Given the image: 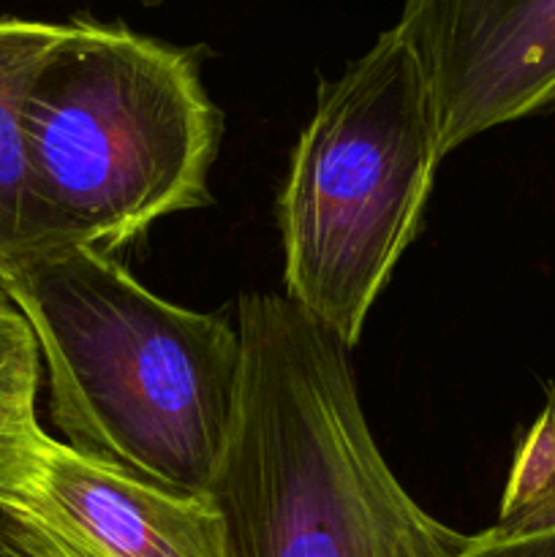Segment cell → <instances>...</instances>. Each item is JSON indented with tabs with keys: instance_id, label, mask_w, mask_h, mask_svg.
I'll return each mask as SVG.
<instances>
[{
	"instance_id": "cell-5",
	"label": "cell",
	"mask_w": 555,
	"mask_h": 557,
	"mask_svg": "<svg viewBox=\"0 0 555 557\" xmlns=\"http://www.w3.org/2000/svg\"><path fill=\"white\" fill-rule=\"evenodd\" d=\"M446 158L473 136L555 107V0H403Z\"/></svg>"
},
{
	"instance_id": "cell-8",
	"label": "cell",
	"mask_w": 555,
	"mask_h": 557,
	"mask_svg": "<svg viewBox=\"0 0 555 557\" xmlns=\"http://www.w3.org/2000/svg\"><path fill=\"white\" fill-rule=\"evenodd\" d=\"M41 373L36 332L0 288V509L27 498L49 441L36 406Z\"/></svg>"
},
{
	"instance_id": "cell-9",
	"label": "cell",
	"mask_w": 555,
	"mask_h": 557,
	"mask_svg": "<svg viewBox=\"0 0 555 557\" xmlns=\"http://www.w3.org/2000/svg\"><path fill=\"white\" fill-rule=\"evenodd\" d=\"M555 525V389L550 386L544 408L511 460L504 498L498 506V531H536Z\"/></svg>"
},
{
	"instance_id": "cell-4",
	"label": "cell",
	"mask_w": 555,
	"mask_h": 557,
	"mask_svg": "<svg viewBox=\"0 0 555 557\" xmlns=\"http://www.w3.org/2000/svg\"><path fill=\"white\" fill-rule=\"evenodd\" d=\"M439 163L428 82L397 27L319 82L278 199L283 281L348 348L417 237Z\"/></svg>"
},
{
	"instance_id": "cell-6",
	"label": "cell",
	"mask_w": 555,
	"mask_h": 557,
	"mask_svg": "<svg viewBox=\"0 0 555 557\" xmlns=\"http://www.w3.org/2000/svg\"><path fill=\"white\" fill-rule=\"evenodd\" d=\"M11 515L63 557H226L221 511L210 495L158 487L52 435L30 493Z\"/></svg>"
},
{
	"instance_id": "cell-3",
	"label": "cell",
	"mask_w": 555,
	"mask_h": 557,
	"mask_svg": "<svg viewBox=\"0 0 555 557\" xmlns=\"http://www.w3.org/2000/svg\"><path fill=\"white\" fill-rule=\"evenodd\" d=\"M201 58L123 22H69L25 107L36 256H114L152 223L212 205L223 114Z\"/></svg>"
},
{
	"instance_id": "cell-11",
	"label": "cell",
	"mask_w": 555,
	"mask_h": 557,
	"mask_svg": "<svg viewBox=\"0 0 555 557\" xmlns=\"http://www.w3.org/2000/svg\"><path fill=\"white\" fill-rule=\"evenodd\" d=\"M0 557H63L36 528L0 509Z\"/></svg>"
},
{
	"instance_id": "cell-7",
	"label": "cell",
	"mask_w": 555,
	"mask_h": 557,
	"mask_svg": "<svg viewBox=\"0 0 555 557\" xmlns=\"http://www.w3.org/2000/svg\"><path fill=\"white\" fill-rule=\"evenodd\" d=\"M65 30L69 22L0 16V288L36 256L25 107L38 71Z\"/></svg>"
},
{
	"instance_id": "cell-1",
	"label": "cell",
	"mask_w": 555,
	"mask_h": 557,
	"mask_svg": "<svg viewBox=\"0 0 555 557\" xmlns=\"http://www.w3.org/2000/svg\"><path fill=\"white\" fill-rule=\"evenodd\" d=\"M243 373L207 495L226 557H455L468 536L406 493L359 403L348 351L283 294L237 302Z\"/></svg>"
},
{
	"instance_id": "cell-2",
	"label": "cell",
	"mask_w": 555,
	"mask_h": 557,
	"mask_svg": "<svg viewBox=\"0 0 555 557\" xmlns=\"http://www.w3.org/2000/svg\"><path fill=\"white\" fill-rule=\"evenodd\" d=\"M36 332L63 444L183 495H207L237 400V319L180 308L114 256H36L3 288Z\"/></svg>"
},
{
	"instance_id": "cell-12",
	"label": "cell",
	"mask_w": 555,
	"mask_h": 557,
	"mask_svg": "<svg viewBox=\"0 0 555 557\" xmlns=\"http://www.w3.org/2000/svg\"><path fill=\"white\" fill-rule=\"evenodd\" d=\"M136 3H141V5H161L163 0H136Z\"/></svg>"
},
{
	"instance_id": "cell-10",
	"label": "cell",
	"mask_w": 555,
	"mask_h": 557,
	"mask_svg": "<svg viewBox=\"0 0 555 557\" xmlns=\"http://www.w3.org/2000/svg\"><path fill=\"white\" fill-rule=\"evenodd\" d=\"M455 557H555V525L536 531H490L468 536Z\"/></svg>"
}]
</instances>
